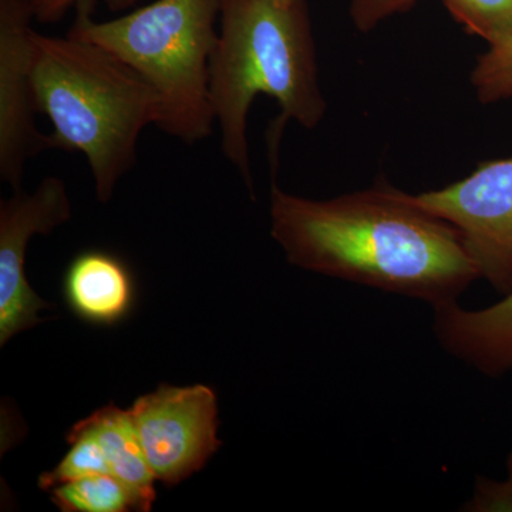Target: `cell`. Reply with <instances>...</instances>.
Returning <instances> with one entry per match:
<instances>
[{"instance_id":"1","label":"cell","mask_w":512,"mask_h":512,"mask_svg":"<svg viewBox=\"0 0 512 512\" xmlns=\"http://www.w3.org/2000/svg\"><path fill=\"white\" fill-rule=\"evenodd\" d=\"M271 234L289 264L431 308L481 279L458 229L386 183L323 201L272 184Z\"/></svg>"},{"instance_id":"2","label":"cell","mask_w":512,"mask_h":512,"mask_svg":"<svg viewBox=\"0 0 512 512\" xmlns=\"http://www.w3.org/2000/svg\"><path fill=\"white\" fill-rule=\"evenodd\" d=\"M221 33L210 63V99L221 150L252 194L248 113L259 94L281 107L272 130L276 153L286 121L313 130L328 104L319 87L306 0H221Z\"/></svg>"},{"instance_id":"3","label":"cell","mask_w":512,"mask_h":512,"mask_svg":"<svg viewBox=\"0 0 512 512\" xmlns=\"http://www.w3.org/2000/svg\"><path fill=\"white\" fill-rule=\"evenodd\" d=\"M30 55L35 109L53 127L47 148L83 154L97 200L109 202L136 164L138 138L160 117L156 90L119 57L77 37L33 29Z\"/></svg>"},{"instance_id":"4","label":"cell","mask_w":512,"mask_h":512,"mask_svg":"<svg viewBox=\"0 0 512 512\" xmlns=\"http://www.w3.org/2000/svg\"><path fill=\"white\" fill-rule=\"evenodd\" d=\"M94 0H79L67 35L113 53L158 94L156 127L192 146L212 134L210 63L221 0H156L109 22L93 19Z\"/></svg>"},{"instance_id":"5","label":"cell","mask_w":512,"mask_h":512,"mask_svg":"<svg viewBox=\"0 0 512 512\" xmlns=\"http://www.w3.org/2000/svg\"><path fill=\"white\" fill-rule=\"evenodd\" d=\"M409 198L458 229L481 279L503 296L512 292V158L485 161L458 183Z\"/></svg>"},{"instance_id":"6","label":"cell","mask_w":512,"mask_h":512,"mask_svg":"<svg viewBox=\"0 0 512 512\" xmlns=\"http://www.w3.org/2000/svg\"><path fill=\"white\" fill-rule=\"evenodd\" d=\"M130 413L154 476L168 487L202 470L222 446L217 396L204 384H160L138 397Z\"/></svg>"},{"instance_id":"7","label":"cell","mask_w":512,"mask_h":512,"mask_svg":"<svg viewBox=\"0 0 512 512\" xmlns=\"http://www.w3.org/2000/svg\"><path fill=\"white\" fill-rule=\"evenodd\" d=\"M72 217L66 184L47 177L33 194L15 191L0 202V345L45 322L39 312L52 309L30 288L25 262L29 241L47 235Z\"/></svg>"},{"instance_id":"8","label":"cell","mask_w":512,"mask_h":512,"mask_svg":"<svg viewBox=\"0 0 512 512\" xmlns=\"http://www.w3.org/2000/svg\"><path fill=\"white\" fill-rule=\"evenodd\" d=\"M32 19L26 0H0V178L15 191L29 158L47 150L30 84Z\"/></svg>"},{"instance_id":"9","label":"cell","mask_w":512,"mask_h":512,"mask_svg":"<svg viewBox=\"0 0 512 512\" xmlns=\"http://www.w3.org/2000/svg\"><path fill=\"white\" fill-rule=\"evenodd\" d=\"M433 332L441 348L484 376L512 373V292L500 302L468 311L458 302L433 308Z\"/></svg>"},{"instance_id":"10","label":"cell","mask_w":512,"mask_h":512,"mask_svg":"<svg viewBox=\"0 0 512 512\" xmlns=\"http://www.w3.org/2000/svg\"><path fill=\"white\" fill-rule=\"evenodd\" d=\"M70 311L94 326L119 325L136 305V281L126 262L110 252L93 249L76 255L63 278Z\"/></svg>"},{"instance_id":"11","label":"cell","mask_w":512,"mask_h":512,"mask_svg":"<svg viewBox=\"0 0 512 512\" xmlns=\"http://www.w3.org/2000/svg\"><path fill=\"white\" fill-rule=\"evenodd\" d=\"M79 424L100 441L111 476L126 485L136 503V511H151L157 498L154 484L157 478L138 439L130 410H121L110 403L80 420Z\"/></svg>"},{"instance_id":"12","label":"cell","mask_w":512,"mask_h":512,"mask_svg":"<svg viewBox=\"0 0 512 512\" xmlns=\"http://www.w3.org/2000/svg\"><path fill=\"white\" fill-rule=\"evenodd\" d=\"M50 501L63 512L136 511V503L126 485L111 474H94L56 485Z\"/></svg>"},{"instance_id":"13","label":"cell","mask_w":512,"mask_h":512,"mask_svg":"<svg viewBox=\"0 0 512 512\" xmlns=\"http://www.w3.org/2000/svg\"><path fill=\"white\" fill-rule=\"evenodd\" d=\"M66 440L72 446L66 456L53 470L40 474L39 487L43 491L94 474H110L106 454L92 431L84 429L79 423L74 424Z\"/></svg>"},{"instance_id":"14","label":"cell","mask_w":512,"mask_h":512,"mask_svg":"<svg viewBox=\"0 0 512 512\" xmlns=\"http://www.w3.org/2000/svg\"><path fill=\"white\" fill-rule=\"evenodd\" d=\"M450 15L471 35L493 46L512 35V0H443Z\"/></svg>"},{"instance_id":"15","label":"cell","mask_w":512,"mask_h":512,"mask_svg":"<svg viewBox=\"0 0 512 512\" xmlns=\"http://www.w3.org/2000/svg\"><path fill=\"white\" fill-rule=\"evenodd\" d=\"M471 84L481 103L512 99V35L478 57Z\"/></svg>"},{"instance_id":"16","label":"cell","mask_w":512,"mask_h":512,"mask_svg":"<svg viewBox=\"0 0 512 512\" xmlns=\"http://www.w3.org/2000/svg\"><path fill=\"white\" fill-rule=\"evenodd\" d=\"M474 512H512L511 481H495L478 476L474 484L473 497L464 507Z\"/></svg>"},{"instance_id":"17","label":"cell","mask_w":512,"mask_h":512,"mask_svg":"<svg viewBox=\"0 0 512 512\" xmlns=\"http://www.w3.org/2000/svg\"><path fill=\"white\" fill-rule=\"evenodd\" d=\"M417 0H352L350 2V16L360 32H370L380 22L406 12L412 8Z\"/></svg>"},{"instance_id":"18","label":"cell","mask_w":512,"mask_h":512,"mask_svg":"<svg viewBox=\"0 0 512 512\" xmlns=\"http://www.w3.org/2000/svg\"><path fill=\"white\" fill-rule=\"evenodd\" d=\"M36 20L42 23H56L62 20L79 0H26ZM113 12L130 9L138 0H104Z\"/></svg>"},{"instance_id":"19","label":"cell","mask_w":512,"mask_h":512,"mask_svg":"<svg viewBox=\"0 0 512 512\" xmlns=\"http://www.w3.org/2000/svg\"><path fill=\"white\" fill-rule=\"evenodd\" d=\"M507 478L512 484V453H510V456L507 458Z\"/></svg>"}]
</instances>
